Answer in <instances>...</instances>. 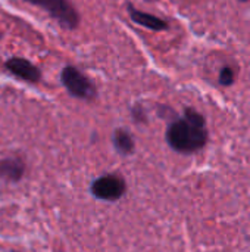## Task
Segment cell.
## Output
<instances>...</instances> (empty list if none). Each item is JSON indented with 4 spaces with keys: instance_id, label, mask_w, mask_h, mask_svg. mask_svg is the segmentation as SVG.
<instances>
[{
    "instance_id": "cell-1",
    "label": "cell",
    "mask_w": 250,
    "mask_h": 252,
    "mask_svg": "<svg viewBox=\"0 0 250 252\" xmlns=\"http://www.w3.org/2000/svg\"><path fill=\"white\" fill-rule=\"evenodd\" d=\"M165 136L169 148L184 155L202 151L209 139L203 115L193 108H186L181 118L171 121Z\"/></svg>"
},
{
    "instance_id": "cell-2",
    "label": "cell",
    "mask_w": 250,
    "mask_h": 252,
    "mask_svg": "<svg viewBox=\"0 0 250 252\" xmlns=\"http://www.w3.org/2000/svg\"><path fill=\"white\" fill-rule=\"evenodd\" d=\"M24 1H28L31 4L41 7L59 25H62L68 30L77 28V25L80 22L77 9L68 0H24Z\"/></svg>"
},
{
    "instance_id": "cell-3",
    "label": "cell",
    "mask_w": 250,
    "mask_h": 252,
    "mask_svg": "<svg viewBox=\"0 0 250 252\" xmlns=\"http://www.w3.org/2000/svg\"><path fill=\"white\" fill-rule=\"evenodd\" d=\"M60 80H62V84L65 86V89L74 97L91 100L97 96V90L93 86V83L78 68H75L72 65H68L62 69Z\"/></svg>"
},
{
    "instance_id": "cell-4",
    "label": "cell",
    "mask_w": 250,
    "mask_h": 252,
    "mask_svg": "<svg viewBox=\"0 0 250 252\" xmlns=\"http://www.w3.org/2000/svg\"><path fill=\"white\" fill-rule=\"evenodd\" d=\"M127 190L125 180L118 174H106L91 183V195L96 199L113 202L122 198Z\"/></svg>"
},
{
    "instance_id": "cell-5",
    "label": "cell",
    "mask_w": 250,
    "mask_h": 252,
    "mask_svg": "<svg viewBox=\"0 0 250 252\" xmlns=\"http://www.w3.org/2000/svg\"><path fill=\"white\" fill-rule=\"evenodd\" d=\"M4 66L13 75H16L21 80H25L28 83H38L41 78L40 69L34 63H31L28 59H24V58H18V56L9 58L6 61Z\"/></svg>"
},
{
    "instance_id": "cell-6",
    "label": "cell",
    "mask_w": 250,
    "mask_h": 252,
    "mask_svg": "<svg viewBox=\"0 0 250 252\" xmlns=\"http://www.w3.org/2000/svg\"><path fill=\"white\" fill-rule=\"evenodd\" d=\"M128 15L131 18V21H134L137 25L140 27H144L147 30H152V31H164L168 28V22L155 16V15H150L147 12H143V10H139L136 6L133 4H128Z\"/></svg>"
},
{
    "instance_id": "cell-7",
    "label": "cell",
    "mask_w": 250,
    "mask_h": 252,
    "mask_svg": "<svg viewBox=\"0 0 250 252\" xmlns=\"http://www.w3.org/2000/svg\"><path fill=\"white\" fill-rule=\"evenodd\" d=\"M25 174V162L19 157H9L0 161V179L6 182H19Z\"/></svg>"
},
{
    "instance_id": "cell-8",
    "label": "cell",
    "mask_w": 250,
    "mask_h": 252,
    "mask_svg": "<svg viewBox=\"0 0 250 252\" xmlns=\"http://www.w3.org/2000/svg\"><path fill=\"white\" fill-rule=\"evenodd\" d=\"M112 142H113L116 152H119L121 155H131L134 152V148H136L134 139L125 128H116L113 133Z\"/></svg>"
},
{
    "instance_id": "cell-9",
    "label": "cell",
    "mask_w": 250,
    "mask_h": 252,
    "mask_svg": "<svg viewBox=\"0 0 250 252\" xmlns=\"http://www.w3.org/2000/svg\"><path fill=\"white\" fill-rule=\"evenodd\" d=\"M233 81H234V71L230 66H224L220 72V84L231 86Z\"/></svg>"
},
{
    "instance_id": "cell-10",
    "label": "cell",
    "mask_w": 250,
    "mask_h": 252,
    "mask_svg": "<svg viewBox=\"0 0 250 252\" xmlns=\"http://www.w3.org/2000/svg\"><path fill=\"white\" fill-rule=\"evenodd\" d=\"M131 112H133V117H134V120L137 123H143V121L146 123V114H144V109L140 105H136Z\"/></svg>"
},
{
    "instance_id": "cell-11",
    "label": "cell",
    "mask_w": 250,
    "mask_h": 252,
    "mask_svg": "<svg viewBox=\"0 0 250 252\" xmlns=\"http://www.w3.org/2000/svg\"><path fill=\"white\" fill-rule=\"evenodd\" d=\"M239 1H243L245 3V1H249V0H239Z\"/></svg>"
},
{
    "instance_id": "cell-12",
    "label": "cell",
    "mask_w": 250,
    "mask_h": 252,
    "mask_svg": "<svg viewBox=\"0 0 250 252\" xmlns=\"http://www.w3.org/2000/svg\"><path fill=\"white\" fill-rule=\"evenodd\" d=\"M0 38H1V35H0Z\"/></svg>"
}]
</instances>
